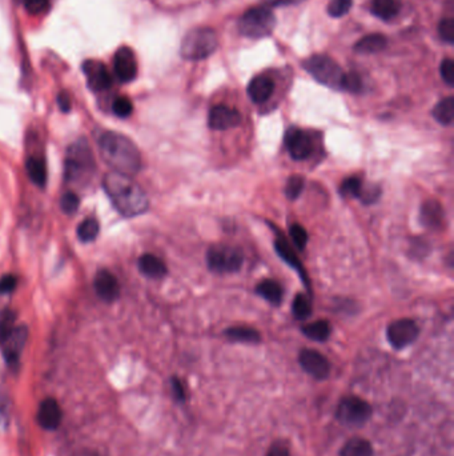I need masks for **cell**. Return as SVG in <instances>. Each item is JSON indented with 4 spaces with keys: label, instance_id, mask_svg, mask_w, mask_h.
I'll use <instances>...</instances> for the list:
<instances>
[{
    "label": "cell",
    "instance_id": "obj_45",
    "mask_svg": "<svg viewBox=\"0 0 454 456\" xmlns=\"http://www.w3.org/2000/svg\"><path fill=\"white\" fill-rule=\"evenodd\" d=\"M18 286V277L15 275H4L0 279V294H10Z\"/></svg>",
    "mask_w": 454,
    "mask_h": 456
},
{
    "label": "cell",
    "instance_id": "obj_1",
    "mask_svg": "<svg viewBox=\"0 0 454 456\" xmlns=\"http://www.w3.org/2000/svg\"><path fill=\"white\" fill-rule=\"evenodd\" d=\"M103 187L108 199L120 215L135 218L148 210L147 193L131 176L112 171L104 176Z\"/></svg>",
    "mask_w": 454,
    "mask_h": 456
},
{
    "label": "cell",
    "instance_id": "obj_22",
    "mask_svg": "<svg viewBox=\"0 0 454 456\" xmlns=\"http://www.w3.org/2000/svg\"><path fill=\"white\" fill-rule=\"evenodd\" d=\"M388 46L387 36L381 33H370L360 39L355 44V51L361 55H372V53H381Z\"/></svg>",
    "mask_w": 454,
    "mask_h": 456
},
{
    "label": "cell",
    "instance_id": "obj_34",
    "mask_svg": "<svg viewBox=\"0 0 454 456\" xmlns=\"http://www.w3.org/2000/svg\"><path fill=\"white\" fill-rule=\"evenodd\" d=\"M353 6V0H328L327 11L332 18L347 15Z\"/></svg>",
    "mask_w": 454,
    "mask_h": 456
},
{
    "label": "cell",
    "instance_id": "obj_5",
    "mask_svg": "<svg viewBox=\"0 0 454 456\" xmlns=\"http://www.w3.org/2000/svg\"><path fill=\"white\" fill-rule=\"evenodd\" d=\"M303 67L320 85L332 90H342L345 73L340 64L327 55H312L303 62Z\"/></svg>",
    "mask_w": 454,
    "mask_h": 456
},
{
    "label": "cell",
    "instance_id": "obj_41",
    "mask_svg": "<svg viewBox=\"0 0 454 456\" xmlns=\"http://www.w3.org/2000/svg\"><path fill=\"white\" fill-rule=\"evenodd\" d=\"M440 74H441V79L444 80L446 85L449 87L454 85V62L453 59L446 58L440 65Z\"/></svg>",
    "mask_w": 454,
    "mask_h": 456
},
{
    "label": "cell",
    "instance_id": "obj_48",
    "mask_svg": "<svg viewBox=\"0 0 454 456\" xmlns=\"http://www.w3.org/2000/svg\"><path fill=\"white\" fill-rule=\"evenodd\" d=\"M58 105L60 107V110L63 112H68L71 110V96L68 95L67 92H60L58 96Z\"/></svg>",
    "mask_w": 454,
    "mask_h": 456
},
{
    "label": "cell",
    "instance_id": "obj_8",
    "mask_svg": "<svg viewBox=\"0 0 454 456\" xmlns=\"http://www.w3.org/2000/svg\"><path fill=\"white\" fill-rule=\"evenodd\" d=\"M372 415V407L368 402L357 396L344 398L338 404L336 416L338 420L349 425H364Z\"/></svg>",
    "mask_w": 454,
    "mask_h": 456
},
{
    "label": "cell",
    "instance_id": "obj_21",
    "mask_svg": "<svg viewBox=\"0 0 454 456\" xmlns=\"http://www.w3.org/2000/svg\"><path fill=\"white\" fill-rule=\"evenodd\" d=\"M139 270L143 275L148 276L152 279H160L167 275V265L158 256L152 254L143 255L139 259Z\"/></svg>",
    "mask_w": 454,
    "mask_h": 456
},
{
    "label": "cell",
    "instance_id": "obj_15",
    "mask_svg": "<svg viewBox=\"0 0 454 456\" xmlns=\"http://www.w3.org/2000/svg\"><path fill=\"white\" fill-rule=\"evenodd\" d=\"M27 338H28V329L24 326H21V327H15L9 339L1 344L4 359L12 367H15L19 363L21 351L26 346Z\"/></svg>",
    "mask_w": 454,
    "mask_h": 456
},
{
    "label": "cell",
    "instance_id": "obj_31",
    "mask_svg": "<svg viewBox=\"0 0 454 456\" xmlns=\"http://www.w3.org/2000/svg\"><path fill=\"white\" fill-rule=\"evenodd\" d=\"M292 312H293V317L298 320H306L309 318L312 314V303L309 297L304 294L296 295L292 303Z\"/></svg>",
    "mask_w": 454,
    "mask_h": 456
},
{
    "label": "cell",
    "instance_id": "obj_43",
    "mask_svg": "<svg viewBox=\"0 0 454 456\" xmlns=\"http://www.w3.org/2000/svg\"><path fill=\"white\" fill-rule=\"evenodd\" d=\"M51 0H23L24 9L32 15H40L48 10Z\"/></svg>",
    "mask_w": 454,
    "mask_h": 456
},
{
    "label": "cell",
    "instance_id": "obj_32",
    "mask_svg": "<svg viewBox=\"0 0 454 456\" xmlns=\"http://www.w3.org/2000/svg\"><path fill=\"white\" fill-rule=\"evenodd\" d=\"M362 186H364V183L360 179L359 176L347 178L340 186V193L344 198H357V199H360V195L362 191Z\"/></svg>",
    "mask_w": 454,
    "mask_h": 456
},
{
    "label": "cell",
    "instance_id": "obj_49",
    "mask_svg": "<svg viewBox=\"0 0 454 456\" xmlns=\"http://www.w3.org/2000/svg\"><path fill=\"white\" fill-rule=\"evenodd\" d=\"M172 390H173L175 396H176L179 401H183V399L185 398L184 387H183V384H181L179 379H176V378H173V379H172Z\"/></svg>",
    "mask_w": 454,
    "mask_h": 456
},
{
    "label": "cell",
    "instance_id": "obj_23",
    "mask_svg": "<svg viewBox=\"0 0 454 456\" xmlns=\"http://www.w3.org/2000/svg\"><path fill=\"white\" fill-rule=\"evenodd\" d=\"M370 11L381 21H391L400 12L399 0H372Z\"/></svg>",
    "mask_w": 454,
    "mask_h": 456
},
{
    "label": "cell",
    "instance_id": "obj_38",
    "mask_svg": "<svg viewBox=\"0 0 454 456\" xmlns=\"http://www.w3.org/2000/svg\"><path fill=\"white\" fill-rule=\"evenodd\" d=\"M438 35H440V38H441L443 42L448 43V44H453L454 21L452 18H445V19L440 21Z\"/></svg>",
    "mask_w": 454,
    "mask_h": 456
},
{
    "label": "cell",
    "instance_id": "obj_2",
    "mask_svg": "<svg viewBox=\"0 0 454 456\" xmlns=\"http://www.w3.org/2000/svg\"><path fill=\"white\" fill-rule=\"evenodd\" d=\"M102 159L114 172L134 176L141 169V155L135 143L127 137L108 131L99 139Z\"/></svg>",
    "mask_w": 454,
    "mask_h": 456
},
{
    "label": "cell",
    "instance_id": "obj_7",
    "mask_svg": "<svg viewBox=\"0 0 454 456\" xmlns=\"http://www.w3.org/2000/svg\"><path fill=\"white\" fill-rule=\"evenodd\" d=\"M243 262L242 251L231 245H213L207 253V265L215 272H237L242 268Z\"/></svg>",
    "mask_w": 454,
    "mask_h": 456
},
{
    "label": "cell",
    "instance_id": "obj_13",
    "mask_svg": "<svg viewBox=\"0 0 454 456\" xmlns=\"http://www.w3.org/2000/svg\"><path fill=\"white\" fill-rule=\"evenodd\" d=\"M242 123V115L236 108L217 105L212 107L208 115V126L215 131H227Z\"/></svg>",
    "mask_w": 454,
    "mask_h": 456
},
{
    "label": "cell",
    "instance_id": "obj_40",
    "mask_svg": "<svg viewBox=\"0 0 454 456\" xmlns=\"http://www.w3.org/2000/svg\"><path fill=\"white\" fill-rule=\"evenodd\" d=\"M381 195V189L377 184H369V186H362V191L360 195V199L365 204H372L377 202Z\"/></svg>",
    "mask_w": 454,
    "mask_h": 456
},
{
    "label": "cell",
    "instance_id": "obj_47",
    "mask_svg": "<svg viewBox=\"0 0 454 456\" xmlns=\"http://www.w3.org/2000/svg\"><path fill=\"white\" fill-rule=\"evenodd\" d=\"M266 456H291L288 447L284 446L283 443H276L274 446L271 447V450L268 451Z\"/></svg>",
    "mask_w": 454,
    "mask_h": 456
},
{
    "label": "cell",
    "instance_id": "obj_33",
    "mask_svg": "<svg viewBox=\"0 0 454 456\" xmlns=\"http://www.w3.org/2000/svg\"><path fill=\"white\" fill-rule=\"evenodd\" d=\"M13 329H15V314L10 309H6L0 315V344H3L6 340L9 339Z\"/></svg>",
    "mask_w": 454,
    "mask_h": 456
},
{
    "label": "cell",
    "instance_id": "obj_37",
    "mask_svg": "<svg viewBox=\"0 0 454 456\" xmlns=\"http://www.w3.org/2000/svg\"><path fill=\"white\" fill-rule=\"evenodd\" d=\"M112 111L115 112L117 117H128L134 111L132 102L126 96H119L112 103Z\"/></svg>",
    "mask_w": 454,
    "mask_h": 456
},
{
    "label": "cell",
    "instance_id": "obj_39",
    "mask_svg": "<svg viewBox=\"0 0 454 456\" xmlns=\"http://www.w3.org/2000/svg\"><path fill=\"white\" fill-rule=\"evenodd\" d=\"M79 206H80V199L75 192H65L64 193L62 202H60V207H62L63 213L72 215V213L79 210Z\"/></svg>",
    "mask_w": 454,
    "mask_h": 456
},
{
    "label": "cell",
    "instance_id": "obj_16",
    "mask_svg": "<svg viewBox=\"0 0 454 456\" xmlns=\"http://www.w3.org/2000/svg\"><path fill=\"white\" fill-rule=\"evenodd\" d=\"M62 419H63L62 408L55 399L48 398L43 401L38 411V422L44 430H48V431L56 430L62 423Z\"/></svg>",
    "mask_w": 454,
    "mask_h": 456
},
{
    "label": "cell",
    "instance_id": "obj_19",
    "mask_svg": "<svg viewBox=\"0 0 454 456\" xmlns=\"http://www.w3.org/2000/svg\"><path fill=\"white\" fill-rule=\"evenodd\" d=\"M95 291L104 302H114L119 297V283L115 275L107 270L99 271L95 276Z\"/></svg>",
    "mask_w": 454,
    "mask_h": 456
},
{
    "label": "cell",
    "instance_id": "obj_46",
    "mask_svg": "<svg viewBox=\"0 0 454 456\" xmlns=\"http://www.w3.org/2000/svg\"><path fill=\"white\" fill-rule=\"evenodd\" d=\"M304 0H264L265 7H286V6H296L303 3Z\"/></svg>",
    "mask_w": 454,
    "mask_h": 456
},
{
    "label": "cell",
    "instance_id": "obj_9",
    "mask_svg": "<svg viewBox=\"0 0 454 456\" xmlns=\"http://www.w3.org/2000/svg\"><path fill=\"white\" fill-rule=\"evenodd\" d=\"M420 329L412 319H399L389 324L387 336L396 350H401L418 338Z\"/></svg>",
    "mask_w": 454,
    "mask_h": 456
},
{
    "label": "cell",
    "instance_id": "obj_18",
    "mask_svg": "<svg viewBox=\"0 0 454 456\" xmlns=\"http://www.w3.org/2000/svg\"><path fill=\"white\" fill-rule=\"evenodd\" d=\"M275 91V83L269 76L257 75L249 82L247 92L249 99L256 105L265 103Z\"/></svg>",
    "mask_w": 454,
    "mask_h": 456
},
{
    "label": "cell",
    "instance_id": "obj_35",
    "mask_svg": "<svg viewBox=\"0 0 454 456\" xmlns=\"http://www.w3.org/2000/svg\"><path fill=\"white\" fill-rule=\"evenodd\" d=\"M304 186H306V181L303 176L300 175H292L288 181H286V195L288 199L291 201H295L297 199L301 192L304 190Z\"/></svg>",
    "mask_w": 454,
    "mask_h": 456
},
{
    "label": "cell",
    "instance_id": "obj_28",
    "mask_svg": "<svg viewBox=\"0 0 454 456\" xmlns=\"http://www.w3.org/2000/svg\"><path fill=\"white\" fill-rule=\"evenodd\" d=\"M303 334L309 339L316 341H325L330 336V324L327 320H317L310 324H306L303 329Z\"/></svg>",
    "mask_w": 454,
    "mask_h": 456
},
{
    "label": "cell",
    "instance_id": "obj_27",
    "mask_svg": "<svg viewBox=\"0 0 454 456\" xmlns=\"http://www.w3.org/2000/svg\"><path fill=\"white\" fill-rule=\"evenodd\" d=\"M341 456H373V447L365 439L353 438L342 447Z\"/></svg>",
    "mask_w": 454,
    "mask_h": 456
},
{
    "label": "cell",
    "instance_id": "obj_10",
    "mask_svg": "<svg viewBox=\"0 0 454 456\" xmlns=\"http://www.w3.org/2000/svg\"><path fill=\"white\" fill-rule=\"evenodd\" d=\"M284 142L286 149L293 160H306L313 154L315 144L312 137L301 128H288Z\"/></svg>",
    "mask_w": 454,
    "mask_h": 456
},
{
    "label": "cell",
    "instance_id": "obj_4",
    "mask_svg": "<svg viewBox=\"0 0 454 456\" xmlns=\"http://www.w3.org/2000/svg\"><path fill=\"white\" fill-rule=\"evenodd\" d=\"M219 47L216 32L208 27H198L185 33L180 46V55L185 60L198 62L210 58Z\"/></svg>",
    "mask_w": 454,
    "mask_h": 456
},
{
    "label": "cell",
    "instance_id": "obj_36",
    "mask_svg": "<svg viewBox=\"0 0 454 456\" xmlns=\"http://www.w3.org/2000/svg\"><path fill=\"white\" fill-rule=\"evenodd\" d=\"M289 235H291V239L298 251L306 250V244H308V233L301 224H292L291 230H289Z\"/></svg>",
    "mask_w": 454,
    "mask_h": 456
},
{
    "label": "cell",
    "instance_id": "obj_6",
    "mask_svg": "<svg viewBox=\"0 0 454 456\" xmlns=\"http://www.w3.org/2000/svg\"><path fill=\"white\" fill-rule=\"evenodd\" d=\"M276 28L275 14L268 7H254L245 11L239 19V31L251 39L269 36Z\"/></svg>",
    "mask_w": 454,
    "mask_h": 456
},
{
    "label": "cell",
    "instance_id": "obj_30",
    "mask_svg": "<svg viewBox=\"0 0 454 456\" xmlns=\"http://www.w3.org/2000/svg\"><path fill=\"white\" fill-rule=\"evenodd\" d=\"M100 231V227L96 219H85L77 227V236L83 243H90L94 242Z\"/></svg>",
    "mask_w": 454,
    "mask_h": 456
},
{
    "label": "cell",
    "instance_id": "obj_11",
    "mask_svg": "<svg viewBox=\"0 0 454 456\" xmlns=\"http://www.w3.org/2000/svg\"><path fill=\"white\" fill-rule=\"evenodd\" d=\"M114 70L121 83H129L138 76V60L132 48L123 46L114 56Z\"/></svg>",
    "mask_w": 454,
    "mask_h": 456
},
{
    "label": "cell",
    "instance_id": "obj_44",
    "mask_svg": "<svg viewBox=\"0 0 454 456\" xmlns=\"http://www.w3.org/2000/svg\"><path fill=\"white\" fill-rule=\"evenodd\" d=\"M10 401L6 395L0 393V428L7 427L10 423Z\"/></svg>",
    "mask_w": 454,
    "mask_h": 456
},
{
    "label": "cell",
    "instance_id": "obj_26",
    "mask_svg": "<svg viewBox=\"0 0 454 456\" xmlns=\"http://www.w3.org/2000/svg\"><path fill=\"white\" fill-rule=\"evenodd\" d=\"M27 172H28L31 181L36 186H39V187L45 186L47 170H45V163H44L42 157L32 155L27 159Z\"/></svg>",
    "mask_w": 454,
    "mask_h": 456
},
{
    "label": "cell",
    "instance_id": "obj_24",
    "mask_svg": "<svg viewBox=\"0 0 454 456\" xmlns=\"http://www.w3.org/2000/svg\"><path fill=\"white\" fill-rule=\"evenodd\" d=\"M256 294L259 297H264L271 304L279 306L283 300V287L280 286L275 280H263L256 286Z\"/></svg>",
    "mask_w": 454,
    "mask_h": 456
},
{
    "label": "cell",
    "instance_id": "obj_3",
    "mask_svg": "<svg viewBox=\"0 0 454 456\" xmlns=\"http://www.w3.org/2000/svg\"><path fill=\"white\" fill-rule=\"evenodd\" d=\"M95 172L94 154L85 140H77L67 149L64 175L65 181L74 184L88 183Z\"/></svg>",
    "mask_w": 454,
    "mask_h": 456
},
{
    "label": "cell",
    "instance_id": "obj_17",
    "mask_svg": "<svg viewBox=\"0 0 454 456\" xmlns=\"http://www.w3.org/2000/svg\"><path fill=\"white\" fill-rule=\"evenodd\" d=\"M276 253L279 256L286 262V265H291L292 268H295V271L298 272V275L301 276L303 283L308 287V290L310 291V285H309V277L306 275V270L301 265L298 256H297L295 250L291 247V244L288 243L286 238L283 236H277L275 240Z\"/></svg>",
    "mask_w": 454,
    "mask_h": 456
},
{
    "label": "cell",
    "instance_id": "obj_29",
    "mask_svg": "<svg viewBox=\"0 0 454 456\" xmlns=\"http://www.w3.org/2000/svg\"><path fill=\"white\" fill-rule=\"evenodd\" d=\"M225 336L228 339L242 341V343H259L261 340L259 331L251 327H244V326L227 329Z\"/></svg>",
    "mask_w": 454,
    "mask_h": 456
},
{
    "label": "cell",
    "instance_id": "obj_25",
    "mask_svg": "<svg viewBox=\"0 0 454 456\" xmlns=\"http://www.w3.org/2000/svg\"><path fill=\"white\" fill-rule=\"evenodd\" d=\"M434 119L443 124V126H450L454 119V99L453 96H448L441 102L437 103L432 111Z\"/></svg>",
    "mask_w": 454,
    "mask_h": 456
},
{
    "label": "cell",
    "instance_id": "obj_20",
    "mask_svg": "<svg viewBox=\"0 0 454 456\" xmlns=\"http://www.w3.org/2000/svg\"><path fill=\"white\" fill-rule=\"evenodd\" d=\"M421 223L428 228H438L444 222V210L443 206L437 201L431 199L421 206Z\"/></svg>",
    "mask_w": 454,
    "mask_h": 456
},
{
    "label": "cell",
    "instance_id": "obj_12",
    "mask_svg": "<svg viewBox=\"0 0 454 456\" xmlns=\"http://www.w3.org/2000/svg\"><path fill=\"white\" fill-rule=\"evenodd\" d=\"M298 361H300V366L303 367V370L306 373H309L310 376H313L315 379L323 381L329 376L330 364H329L327 358L323 354H320L318 351H301L300 356H298Z\"/></svg>",
    "mask_w": 454,
    "mask_h": 456
},
{
    "label": "cell",
    "instance_id": "obj_14",
    "mask_svg": "<svg viewBox=\"0 0 454 456\" xmlns=\"http://www.w3.org/2000/svg\"><path fill=\"white\" fill-rule=\"evenodd\" d=\"M87 83L94 91H104L112 85V78L106 65L99 60H87L83 64Z\"/></svg>",
    "mask_w": 454,
    "mask_h": 456
},
{
    "label": "cell",
    "instance_id": "obj_42",
    "mask_svg": "<svg viewBox=\"0 0 454 456\" xmlns=\"http://www.w3.org/2000/svg\"><path fill=\"white\" fill-rule=\"evenodd\" d=\"M362 88V82L360 79L359 75L356 73H345L344 82H342V90L349 91V92H360Z\"/></svg>",
    "mask_w": 454,
    "mask_h": 456
}]
</instances>
